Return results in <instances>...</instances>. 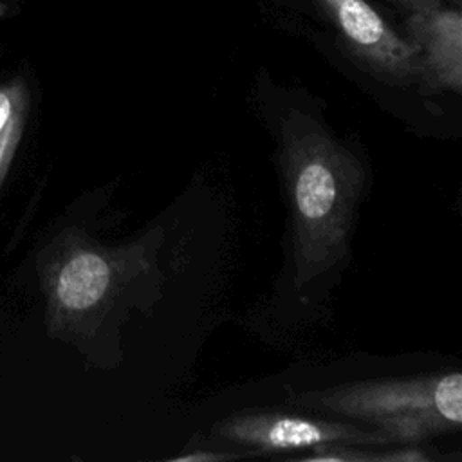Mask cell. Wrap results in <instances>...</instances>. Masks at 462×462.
Instances as JSON below:
<instances>
[{"label": "cell", "instance_id": "6da1fadb", "mask_svg": "<svg viewBox=\"0 0 462 462\" xmlns=\"http://www.w3.org/2000/svg\"><path fill=\"white\" fill-rule=\"evenodd\" d=\"M282 164L292 204L298 280L307 282L345 256L365 175L359 161L305 116L283 125Z\"/></svg>", "mask_w": 462, "mask_h": 462}, {"label": "cell", "instance_id": "7a4b0ae2", "mask_svg": "<svg viewBox=\"0 0 462 462\" xmlns=\"http://www.w3.org/2000/svg\"><path fill=\"white\" fill-rule=\"evenodd\" d=\"M296 404L363 419L377 428L410 415L439 417L455 430L462 422V374L341 384L294 397Z\"/></svg>", "mask_w": 462, "mask_h": 462}, {"label": "cell", "instance_id": "3957f363", "mask_svg": "<svg viewBox=\"0 0 462 462\" xmlns=\"http://www.w3.org/2000/svg\"><path fill=\"white\" fill-rule=\"evenodd\" d=\"M215 435L256 451L312 449L325 444H388L375 430L365 431L352 424L307 419L283 413L233 415L213 428Z\"/></svg>", "mask_w": 462, "mask_h": 462}, {"label": "cell", "instance_id": "277c9868", "mask_svg": "<svg viewBox=\"0 0 462 462\" xmlns=\"http://www.w3.org/2000/svg\"><path fill=\"white\" fill-rule=\"evenodd\" d=\"M348 47L381 78L410 83L422 78L420 56L365 0H319Z\"/></svg>", "mask_w": 462, "mask_h": 462}, {"label": "cell", "instance_id": "5b68a950", "mask_svg": "<svg viewBox=\"0 0 462 462\" xmlns=\"http://www.w3.org/2000/svg\"><path fill=\"white\" fill-rule=\"evenodd\" d=\"M410 42L420 56L422 78L431 88H462V14L439 0H415L408 16Z\"/></svg>", "mask_w": 462, "mask_h": 462}, {"label": "cell", "instance_id": "8992f818", "mask_svg": "<svg viewBox=\"0 0 462 462\" xmlns=\"http://www.w3.org/2000/svg\"><path fill=\"white\" fill-rule=\"evenodd\" d=\"M123 265L99 251L78 249L58 271L54 296L67 312H87L97 307L116 287Z\"/></svg>", "mask_w": 462, "mask_h": 462}, {"label": "cell", "instance_id": "52a82bcc", "mask_svg": "<svg viewBox=\"0 0 462 462\" xmlns=\"http://www.w3.org/2000/svg\"><path fill=\"white\" fill-rule=\"evenodd\" d=\"M22 128V101L18 96L14 99L0 90V179L9 162L11 148L16 144Z\"/></svg>", "mask_w": 462, "mask_h": 462}, {"label": "cell", "instance_id": "ba28073f", "mask_svg": "<svg viewBox=\"0 0 462 462\" xmlns=\"http://www.w3.org/2000/svg\"><path fill=\"white\" fill-rule=\"evenodd\" d=\"M431 458L433 457L430 453H426L422 448H417V446L397 448L386 453H372V460L375 462H430Z\"/></svg>", "mask_w": 462, "mask_h": 462}, {"label": "cell", "instance_id": "9c48e42d", "mask_svg": "<svg viewBox=\"0 0 462 462\" xmlns=\"http://www.w3.org/2000/svg\"><path fill=\"white\" fill-rule=\"evenodd\" d=\"M238 458V455L233 453H215V451H195V453H182L173 457V462H197V460H229Z\"/></svg>", "mask_w": 462, "mask_h": 462}]
</instances>
